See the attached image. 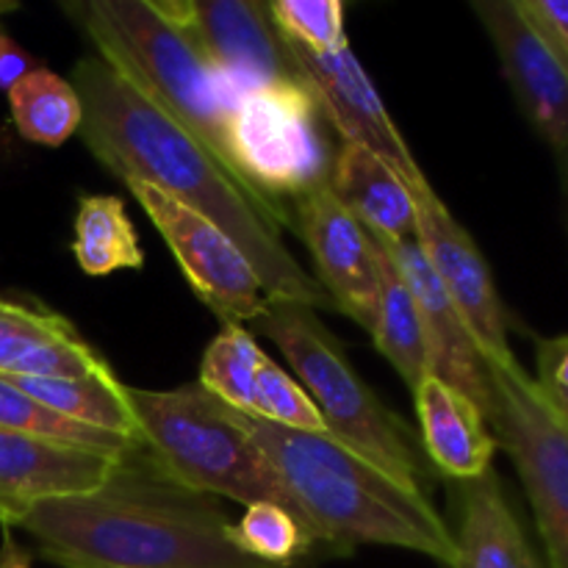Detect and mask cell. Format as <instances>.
<instances>
[{"label": "cell", "mask_w": 568, "mask_h": 568, "mask_svg": "<svg viewBox=\"0 0 568 568\" xmlns=\"http://www.w3.org/2000/svg\"><path fill=\"white\" fill-rule=\"evenodd\" d=\"M72 89L83 109V142L105 170L122 183H150L220 227L250 261L270 297L314 311L333 308L320 281L283 244V227L292 225L286 209L244 186L105 61H78Z\"/></svg>", "instance_id": "1"}, {"label": "cell", "mask_w": 568, "mask_h": 568, "mask_svg": "<svg viewBox=\"0 0 568 568\" xmlns=\"http://www.w3.org/2000/svg\"><path fill=\"white\" fill-rule=\"evenodd\" d=\"M239 422L322 547L347 555L358 544H383L455 564V536L427 494L405 488L327 433L292 430L247 414Z\"/></svg>", "instance_id": "3"}, {"label": "cell", "mask_w": 568, "mask_h": 568, "mask_svg": "<svg viewBox=\"0 0 568 568\" xmlns=\"http://www.w3.org/2000/svg\"><path fill=\"white\" fill-rule=\"evenodd\" d=\"M286 48L292 50L305 87L316 98L325 120L336 128L344 142L369 148L386 164H392L408 186L425 178L349 44L336 53H311L294 42H286Z\"/></svg>", "instance_id": "13"}, {"label": "cell", "mask_w": 568, "mask_h": 568, "mask_svg": "<svg viewBox=\"0 0 568 568\" xmlns=\"http://www.w3.org/2000/svg\"><path fill=\"white\" fill-rule=\"evenodd\" d=\"M460 527L453 568H538L497 471L460 483Z\"/></svg>", "instance_id": "20"}, {"label": "cell", "mask_w": 568, "mask_h": 568, "mask_svg": "<svg viewBox=\"0 0 568 568\" xmlns=\"http://www.w3.org/2000/svg\"><path fill=\"white\" fill-rule=\"evenodd\" d=\"M266 9L277 33L311 53H336L349 44L342 0H275Z\"/></svg>", "instance_id": "28"}, {"label": "cell", "mask_w": 568, "mask_h": 568, "mask_svg": "<svg viewBox=\"0 0 568 568\" xmlns=\"http://www.w3.org/2000/svg\"><path fill=\"white\" fill-rule=\"evenodd\" d=\"M331 186L377 242L416 239V209L408 183L369 148L344 142L336 150Z\"/></svg>", "instance_id": "19"}, {"label": "cell", "mask_w": 568, "mask_h": 568, "mask_svg": "<svg viewBox=\"0 0 568 568\" xmlns=\"http://www.w3.org/2000/svg\"><path fill=\"white\" fill-rule=\"evenodd\" d=\"M9 105L20 136L33 144L59 148L81 131L83 109L75 89L44 67L9 89Z\"/></svg>", "instance_id": "24"}, {"label": "cell", "mask_w": 568, "mask_h": 568, "mask_svg": "<svg viewBox=\"0 0 568 568\" xmlns=\"http://www.w3.org/2000/svg\"><path fill=\"white\" fill-rule=\"evenodd\" d=\"M325 122L305 83H275L239 94L227 116L233 170L255 194L286 209V200L294 203L331 183L336 153Z\"/></svg>", "instance_id": "7"}, {"label": "cell", "mask_w": 568, "mask_h": 568, "mask_svg": "<svg viewBox=\"0 0 568 568\" xmlns=\"http://www.w3.org/2000/svg\"><path fill=\"white\" fill-rule=\"evenodd\" d=\"M6 381L67 419L142 442L136 416L128 403L125 383L116 381L114 372L89 377H6Z\"/></svg>", "instance_id": "21"}, {"label": "cell", "mask_w": 568, "mask_h": 568, "mask_svg": "<svg viewBox=\"0 0 568 568\" xmlns=\"http://www.w3.org/2000/svg\"><path fill=\"white\" fill-rule=\"evenodd\" d=\"M558 164H560V181H564V200H566V225H568V142L558 150Z\"/></svg>", "instance_id": "32"}, {"label": "cell", "mask_w": 568, "mask_h": 568, "mask_svg": "<svg viewBox=\"0 0 568 568\" xmlns=\"http://www.w3.org/2000/svg\"><path fill=\"white\" fill-rule=\"evenodd\" d=\"M116 458L0 430V525L6 530L48 499L81 497L105 483Z\"/></svg>", "instance_id": "15"}, {"label": "cell", "mask_w": 568, "mask_h": 568, "mask_svg": "<svg viewBox=\"0 0 568 568\" xmlns=\"http://www.w3.org/2000/svg\"><path fill=\"white\" fill-rule=\"evenodd\" d=\"M486 372L488 427L525 483L549 566L568 568V425L544 403L519 361L486 364Z\"/></svg>", "instance_id": "8"}, {"label": "cell", "mask_w": 568, "mask_h": 568, "mask_svg": "<svg viewBox=\"0 0 568 568\" xmlns=\"http://www.w3.org/2000/svg\"><path fill=\"white\" fill-rule=\"evenodd\" d=\"M375 244L377 258H381V303H377L375 325H372L369 333L375 338L377 353L399 372V377L414 392L422 377L430 375L425 331H422L419 311H416V300L410 294L408 283L403 281L397 264L388 258V253L377 239Z\"/></svg>", "instance_id": "22"}, {"label": "cell", "mask_w": 568, "mask_h": 568, "mask_svg": "<svg viewBox=\"0 0 568 568\" xmlns=\"http://www.w3.org/2000/svg\"><path fill=\"white\" fill-rule=\"evenodd\" d=\"M0 568H31V555L14 541L11 530L3 527V541H0Z\"/></svg>", "instance_id": "31"}, {"label": "cell", "mask_w": 568, "mask_h": 568, "mask_svg": "<svg viewBox=\"0 0 568 568\" xmlns=\"http://www.w3.org/2000/svg\"><path fill=\"white\" fill-rule=\"evenodd\" d=\"M266 353L242 325H222L200 364V386L239 414H247L255 375Z\"/></svg>", "instance_id": "27"}, {"label": "cell", "mask_w": 568, "mask_h": 568, "mask_svg": "<svg viewBox=\"0 0 568 568\" xmlns=\"http://www.w3.org/2000/svg\"><path fill=\"white\" fill-rule=\"evenodd\" d=\"M125 392L139 436L178 480L194 491L242 503L244 508L261 503L281 505L311 530L303 510L242 427L239 410L205 392L200 383H186L172 392L131 386H125Z\"/></svg>", "instance_id": "6"}, {"label": "cell", "mask_w": 568, "mask_h": 568, "mask_svg": "<svg viewBox=\"0 0 568 568\" xmlns=\"http://www.w3.org/2000/svg\"><path fill=\"white\" fill-rule=\"evenodd\" d=\"M14 9H17V3H0V17L9 14V11H14Z\"/></svg>", "instance_id": "33"}, {"label": "cell", "mask_w": 568, "mask_h": 568, "mask_svg": "<svg viewBox=\"0 0 568 568\" xmlns=\"http://www.w3.org/2000/svg\"><path fill=\"white\" fill-rule=\"evenodd\" d=\"M422 427V449L442 475L475 480L491 469L497 438L475 399L460 394L436 375L422 377L414 388Z\"/></svg>", "instance_id": "18"}, {"label": "cell", "mask_w": 568, "mask_h": 568, "mask_svg": "<svg viewBox=\"0 0 568 568\" xmlns=\"http://www.w3.org/2000/svg\"><path fill=\"white\" fill-rule=\"evenodd\" d=\"M292 227L308 244L316 281L333 308L372 331L381 303V258L372 233L349 214L331 183L294 200Z\"/></svg>", "instance_id": "12"}, {"label": "cell", "mask_w": 568, "mask_h": 568, "mask_svg": "<svg viewBox=\"0 0 568 568\" xmlns=\"http://www.w3.org/2000/svg\"><path fill=\"white\" fill-rule=\"evenodd\" d=\"M72 253L87 275H111L120 270H142L144 255L125 205L111 194H87L78 203Z\"/></svg>", "instance_id": "23"}, {"label": "cell", "mask_w": 568, "mask_h": 568, "mask_svg": "<svg viewBox=\"0 0 568 568\" xmlns=\"http://www.w3.org/2000/svg\"><path fill=\"white\" fill-rule=\"evenodd\" d=\"M231 541L250 558L283 568H303L311 549L316 547L314 532L305 521L272 503L250 505L242 521L231 525Z\"/></svg>", "instance_id": "26"}, {"label": "cell", "mask_w": 568, "mask_h": 568, "mask_svg": "<svg viewBox=\"0 0 568 568\" xmlns=\"http://www.w3.org/2000/svg\"><path fill=\"white\" fill-rule=\"evenodd\" d=\"M381 244L388 258L397 264L399 275L408 283L410 294L416 300V311H419L422 331H425L427 342V358H430V375H436L438 381L449 383L460 394L475 399L483 414H486L488 399H491L486 361H483L466 322L460 320L455 303L444 292L438 277L433 275L430 264L422 255L419 242L408 239V242Z\"/></svg>", "instance_id": "16"}, {"label": "cell", "mask_w": 568, "mask_h": 568, "mask_svg": "<svg viewBox=\"0 0 568 568\" xmlns=\"http://www.w3.org/2000/svg\"><path fill=\"white\" fill-rule=\"evenodd\" d=\"M205 64L244 94L275 83H305L292 50L272 22L270 9L253 0H150Z\"/></svg>", "instance_id": "9"}, {"label": "cell", "mask_w": 568, "mask_h": 568, "mask_svg": "<svg viewBox=\"0 0 568 568\" xmlns=\"http://www.w3.org/2000/svg\"><path fill=\"white\" fill-rule=\"evenodd\" d=\"M253 325L288 361L297 383L320 410L327 436L410 491L427 494L433 464L414 430L366 386L314 308L294 300L266 297Z\"/></svg>", "instance_id": "5"}, {"label": "cell", "mask_w": 568, "mask_h": 568, "mask_svg": "<svg viewBox=\"0 0 568 568\" xmlns=\"http://www.w3.org/2000/svg\"><path fill=\"white\" fill-rule=\"evenodd\" d=\"M408 189L414 197L416 242L422 255L469 327L483 361L494 366L514 364V349L508 344V314L475 239L449 214L427 178Z\"/></svg>", "instance_id": "11"}, {"label": "cell", "mask_w": 568, "mask_h": 568, "mask_svg": "<svg viewBox=\"0 0 568 568\" xmlns=\"http://www.w3.org/2000/svg\"><path fill=\"white\" fill-rule=\"evenodd\" d=\"M109 361L67 316L0 297V377L105 375Z\"/></svg>", "instance_id": "17"}, {"label": "cell", "mask_w": 568, "mask_h": 568, "mask_svg": "<svg viewBox=\"0 0 568 568\" xmlns=\"http://www.w3.org/2000/svg\"><path fill=\"white\" fill-rule=\"evenodd\" d=\"M125 186L164 236L192 292L220 316L222 325L253 322L264 311L270 294L264 292L250 261L220 227L150 183L131 181Z\"/></svg>", "instance_id": "10"}, {"label": "cell", "mask_w": 568, "mask_h": 568, "mask_svg": "<svg viewBox=\"0 0 568 568\" xmlns=\"http://www.w3.org/2000/svg\"><path fill=\"white\" fill-rule=\"evenodd\" d=\"M17 530L61 568H283L242 552L220 497L178 480L144 442L103 486L37 505Z\"/></svg>", "instance_id": "2"}, {"label": "cell", "mask_w": 568, "mask_h": 568, "mask_svg": "<svg viewBox=\"0 0 568 568\" xmlns=\"http://www.w3.org/2000/svg\"><path fill=\"white\" fill-rule=\"evenodd\" d=\"M64 9L92 39L100 61L236 175L227 153V116L236 94L150 0H81Z\"/></svg>", "instance_id": "4"}, {"label": "cell", "mask_w": 568, "mask_h": 568, "mask_svg": "<svg viewBox=\"0 0 568 568\" xmlns=\"http://www.w3.org/2000/svg\"><path fill=\"white\" fill-rule=\"evenodd\" d=\"M0 430L22 433V436L67 444V447L92 449V453L111 455V458H120L122 453H128V449L139 444L133 442V438L94 430V427L55 414V410H50L48 405L33 399L31 394L17 388L14 383L6 381V377H0Z\"/></svg>", "instance_id": "25"}, {"label": "cell", "mask_w": 568, "mask_h": 568, "mask_svg": "<svg viewBox=\"0 0 568 568\" xmlns=\"http://www.w3.org/2000/svg\"><path fill=\"white\" fill-rule=\"evenodd\" d=\"M514 98L532 131L552 144L568 142V72L547 39L527 22L516 0H475Z\"/></svg>", "instance_id": "14"}, {"label": "cell", "mask_w": 568, "mask_h": 568, "mask_svg": "<svg viewBox=\"0 0 568 568\" xmlns=\"http://www.w3.org/2000/svg\"><path fill=\"white\" fill-rule=\"evenodd\" d=\"M33 70H39L37 59H33L31 53H26V50L0 28V92L9 94V89L17 87L26 75H31Z\"/></svg>", "instance_id": "30"}, {"label": "cell", "mask_w": 568, "mask_h": 568, "mask_svg": "<svg viewBox=\"0 0 568 568\" xmlns=\"http://www.w3.org/2000/svg\"><path fill=\"white\" fill-rule=\"evenodd\" d=\"M538 377H532L544 403L568 425V333L555 338H538Z\"/></svg>", "instance_id": "29"}]
</instances>
